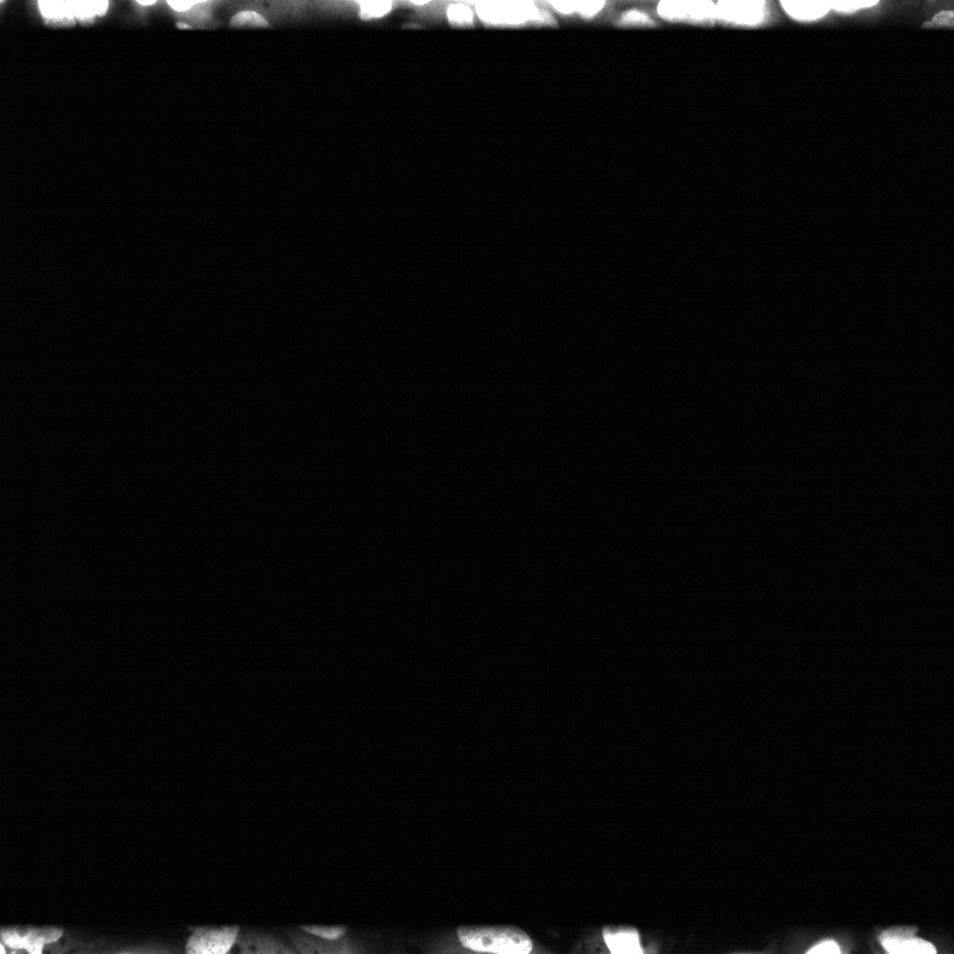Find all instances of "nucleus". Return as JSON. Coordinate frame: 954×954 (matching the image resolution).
<instances>
[{"label": "nucleus", "instance_id": "nucleus-14", "mask_svg": "<svg viewBox=\"0 0 954 954\" xmlns=\"http://www.w3.org/2000/svg\"><path fill=\"white\" fill-rule=\"evenodd\" d=\"M73 16L79 19H90L101 16L107 11V1H70Z\"/></svg>", "mask_w": 954, "mask_h": 954}, {"label": "nucleus", "instance_id": "nucleus-11", "mask_svg": "<svg viewBox=\"0 0 954 954\" xmlns=\"http://www.w3.org/2000/svg\"><path fill=\"white\" fill-rule=\"evenodd\" d=\"M615 25L620 28H655L658 26V23L651 13L634 8L620 13Z\"/></svg>", "mask_w": 954, "mask_h": 954}, {"label": "nucleus", "instance_id": "nucleus-15", "mask_svg": "<svg viewBox=\"0 0 954 954\" xmlns=\"http://www.w3.org/2000/svg\"><path fill=\"white\" fill-rule=\"evenodd\" d=\"M231 28H268L270 24L260 13L243 11L236 13L230 22Z\"/></svg>", "mask_w": 954, "mask_h": 954}, {"label": "nucleus", "instance_id": "nucleus-2", "mask_svg": "<svg viewBox=\"0 0 954 954\" xmlns=\"http://www.w3.org/2000/svg\"><path fill=\"white\" fill-rule=\"evenodd\" d=\"M483 24L493 27L553 26L556 20L541 6L529 1H481L472 4Z\"/></svg>", "mask_w": 954, "mask_h": 954}, {"label": "nucleus", "instance_id": "nucleus-6", "mask_svg": "<svg viewBox=\"0 0 954 954\" xmlns=\"http://www.w3.org/2000/svg\"><path fill=\"white\" fill-rule=\"evenodd\" d=\"M63 934L61 929L11 928L3 929L1 939L6 946L13 950H26L32 954L41 953L45 943L57 941Z\"/></svg>", "mask_w": 954, "mask_h": 954}, {"label": "nucleus", "instance_id": "nucleus-23", "mask_svg": "<svg viewBox=\"0 0 954 954\" xmlns=\"http://www.w3.org/2000/svg\"><path fill=\"white\" fill-rule=\"evenodd\" d=\"M0 948H1V950H0V953H6V949H5L4 946H3V943H1V945H0Z\"/></svg>", "mask_w": 954, "mask_h": 954}, {"label": "nucleus", "instance_id": "nucleus-1", "mask_svg": "<svg viewBox=\"0 0 954 954\" xmlns=\"http://www.w3.org/2000/svg\"><path fill=\"white\" fill-rule=\"evenodd\" d=\"M458 935L466 949L476 953L529 954L533 949L527 933L514 926H463Z\"/></svg>", "mask_w": 954, "mask_h": 954}, {"label": "nucleus", "instance_id": "nucleus-3", "mask_svg": "<svg viewBox=\"0 0 954 954\" xmlns=\"http://www.w3.org/2000/svg\"><path fill=\"white\" fill-rule=\"evenodd\" d=\"M656 16L665 23L698 27L716 25V1L663 0L656 5Z\"/></svg>", "mask_w": 954, "mask_h": 954}, {"label": "nucleus", "instance_id": "nucleus-10", "mask_svg": "<svg viewBox=\"0 0 954 954\" xmlns=\"http://www.w3.org/2000/svg\"><path fill=\"white\" fill-rule=\"evenodd\" d=\"M241 952L246 953H293L279 940L268 936H248L245 939L237 938Z\"/></svg>", "mask_w": 954, "mask_h": 954}, {"label": "nucleus", "instance_id": "nucleus-8", "mask_svg": "<svg viewBox=\"0 0 954 954\" xmlns=\"http://www.w3.org/2000/svg\"><path fill=\"white\" fill-rule=\"evenodd\" d=\"M605 945L610 952L615 954L644 953L639 933L636 929L625 927H608L603 931Z\"/></svg>", "mask_w": 954, "mask_h": 954}, {"label": "nucleus", "instance_id": "nucleus-19", "mask_svg": "<svg viewBox=\"0 0 954 954\" xmlns=\"http://www.w3.org/2000/svg\"><path fill=\"white\" fill-rule=\"evenodd\" d=\"M840 953L841 952L840 946H838V943H835L834 941H831V940H828V941H823L822 943H819V945L812 947V948L809 950L808 953H807L840 954Z\"/></svg>", "mask_w": 954, "mask_h": 954}, {"label": "nucleus", "instance_id": "nucleus-17", "mask_svg": "<svg viewBox=\"0 0 954 954\" xmlns=\"http://www.w3.org/2000/svg\"><path fill=\"white\" fill-rule=\"evenodd\" d=\"M878 1L873 0H844V1H829L831 8L839 12H855L862 8H871Z\"/></svg>", "mask_w": 954, "mask_h": 954}, {"label": "nucleus", "instance_id": "nucleus-4", "mask_svg": "<svg viewBox=\"0 0 954 954\" xmlns=\"http://www.w3.org/2000/svg\"><path fill=\"white\" fill-rule=\"evenodd\" d=\"M769 2L760 0L716 1V25L754 28L762 25L769 16Z\"/></svg>", "mask_w": 954, "mask_h": 954}, {"label": "nucleus", "instance_id": "nucleus-16", "mask_svg": "<svg viewBox=\"0 0 954 954\" xmlns=\"http://www.w3.org/2000/svg\"><path fill=\"white\" fill-rule=\"evenodd\" d=\"M301 929L308 934L326 940H338L346 932V929L342 926L327 927V926L311 925L301 926Z\"/></svg>", "mask_w": 954, "mask_h": 954}, {"label": "nucleus", "instance_id": "nucleus-21", "mask_svg": "<svg viewBox=\"0 0 954 954\" xmlns=\"http://www.w3.org/2000/svg\"><path fill=\"white\" fill-rule=\"evenodd\" d=\"M155 3L156 1H152V0H150V1H141V0H139L138 1V4L142 6H152L155 4Z\"/></svg>", "mask_w": 954, "mask_h": 954}, {"label": "nucleus", "instance_id": "nucleus-5", "mask_svg": "<svg viewBox=\"0 0 954 954\" xmlns=\"http://www.w3.org/2000/svg\"><path fill=\"white\" fill-rule=\"evenodd\" d=\"M240 928L236 925L196 929L186 950L191 954H224L236 943Z\"/></svg>", "mask_w": 954, "mask_h": 954}, {"label": "nucleus", "instance_id": "nucleus-22", "mask_svg": "<svg viewBox=\"0 0 954 954\" xmlns=\"http://www.w3.org/2000/svg\"><path fill=\"white\" fill-rule=\"evenodd\" d=\"M178 27L180 28V29H191V27L187 25V24H178Z\"/></svg>", "mask_w": 954, "mask_h": 954}, {"label": "nucleus", "instance_id": "nucleus-9", "mask_svg": "<svg viewBox=\"0 0 954 954\" xmlns=\"http://www.w3.org/2000/svg\"><path fill=\"white\" fill-rule=\"evenodd\" d=\"M781 8L791 18L806 22L821 18L826 15L831 8L829 1H797V0H783L780 1Z\"/></svg>", "mask_w": 954, "mask_h": 954}, {"label": "nucleus", "instance_id": "nucleus-20", "mask_svg": "<svg viewBox=\"0 0 954 954\" xmlns=\"http://www.w3.org/2000/svg\"><path fill=\"white\" fill-rule=\"evenodd\" d=\"M200 3H203V1H194V0H191H191L189 1H167V4L177 12L188 11Z\"/></svg>", "mask_w": 954, "mask_h": 954}, {"label": "nucleus", "instance_id": "nucleus-18", "mask_svg": "<svg viewBox=\"0 0 954 954\" xmlns=\"http://www.w3.org/2000/svg\"><path fill=\"white\" fill-rule=\"evenodd\" d=\"M954 20L953 11H942L934 16L931 22L925 23L924 27H953Z\"/></svg>", "mask_w": 954, "mask_h": 954}, {"label": "nucleus", "instance_id": "nucleus-12", "mask_svg": "<svg viewBox=\"0 0 954 954\" xmlns=\"http://www.w3.org/2000/svg\"><path fill=\"white\" fill-rule=\"evenodd\" d=\"M608 6L605 1H567L564 17L580 16L584 20H592L601 15Z\"/></svg>", "mask_w": 954, "mask_h": 954}, {"label": "nucleus", "instance_id": "nucleus-7", "mask_svg": "<svg viewBox=\"0 0 954 954\" xmlns=\"http://www.w3.org/2000/svg\"><path fill=\"white\" fill-rule=\"evenodd\" d=\"M914 929H893L880 936L883 948L890 954H935L936 950L931 943L917 938Z\"/></svg>", "mask_w": 954, "mask_h": 954}, {"label": "nucleus", "instance_id": "nucleus-13", "mask_svg": "<svg viewBox=\"0 0 954 954\" xmlns=\"http://www.w3.org/2000/svg\"><path fill=\"white\" fill-rule=\"evenodd\" d=\"M38 5L42 15L47 19L61 20L75 17L70 1H40Z\"/></svg>", "mask_w": 954, "mask_h": 954}]
</instances>
